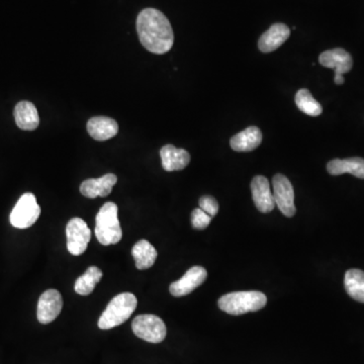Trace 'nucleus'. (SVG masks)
Segmentation results:
<instances>
[{
    "label": "nucleus",
    "mask_w": 364,
    "mask_h": 364,
    "mask_svg": "<svg viewBox=\"0 0 364 364\" xmlns=\"http://www.w3.org/2000/svg\"><path fill=\"white\" fill-rule=\"evenodd\" d=\"M137 32L143 47L162 55L171 50L174 34L166 15L156 8H145L137 17Z\"/></svg>",
    "instance_id": "nucleus-1"
},
{
    "label": "nucleus",
    "mask_w": 364,
    "mask_h": 364,
    "mask_svg": "<svg viewBox=\"0 0 364 364\" xmlns=\"http://www.w3.org/2000/svg\"><path fill=\"white\" fill-rule=\"evenodd\" d=\"M267 304V298L261 291H235L224 294L218 300L219 308L229 315L239 316L260 311Z\"/></svg>",
    "instance_id": "nucleus-2"
},
{
    "label": "nucleus",
    "mask_w": 364,
    "mask_h": 364,
    "mask_svg": "<svg viewBox=\"0 0 364 364\" xmlns=\"http://www.w3.org/2000/svg\"><path fill=\"white\" fill-rule=\"evenodd\" d=\"M117 213L119 208L112 202L104 204L98 211L95 218V236L102 245H115L123 238Z\"/></svg>",
    "instance_id": "nucleus-3"
},
{
    "label": "nucleus",
    "mask_w": 364,
    "mask_h": 364,
    "mask_svg": "<svg viewBox=\"0 0 364 364\" xmlns=\"http://www.w3.org/2000/svg\"><path fill=\"white\" fill-rule=\"evenodd\" d=\"M138 306V300L134 294H117L111 300L98 320V327L102 330H110L124 324L130 319Z\"/></svg>",
    "instance_id": "nucleus-4"
},
{
    "label": "nucleus",
    "mask_w": 364,
    "mask_h": 364,
    "mask_svg": "<svg viewBox=\"0 0 364 364\" xmlns=\"http://www.w3.org/2000/svg\"><path fill=\"white\" fill-rule=\"evenodd\" d=\"M134 334L150 343H160L167 334L166 325L156 315H139L132 323Z\"/></svg>",
    "instance_id": "nucleus-5"
},
{
    "label": "nucleus",
    "mask_w": 364,
    "mask_h": 364,
    "mask_svg": "<svg viewBox=\"0 0 364 364\" xmlns=\"http://www.w3.org/2000/svg\"><path fill=\"white\" fill-rule=\"evenodd\" d=\"M41 208L37 202L36 196L27 193L21 196L10 213V224L17 229H28L38 221Z\"/></svg>",
    "instance_id": "nucleus-6"
},
{
    "label": "nucleus",
    "mask_w": 364,
    "mask_h": 364,
    "mask_svg": "<svg viewBox=\"0 0 364 364\" xmlns=\"http://www.w3.org/2000/svg\"><path fill=\"white\" fill-rule=\"evenodd\" d=\"M67 249L74 256L86 251L91 239V231L80 218H73L66 226Z\"/></svg>",
    "instance_id": "nucleus-7"
},
{
    "label": "nucleus",
    "mask_w": 364,
    "mask_h": 364,
    "mask_svg": "<svg viewBox=\"0 0 364 364\" xmlns=\"http://www.w3.org/2000/svg\"><path fill=\"white\" fill-rule=\"evenodd\" d=\"M274 185V198L276 206L281 213L287 218L296 215V206H294V187L287 176L282 174H276L272 180Z\"/></svg>",
    "instance_id": "nucleus-8"
},
{
    "label": "nucleus",
    "mask_w": 364,
    "mask_h": 364,
    "mask_svg": "<svg viewBox=\"0 0 364 364\" xmlns=\"http://www.w3.org/2000/svg\"><path fill=\"white\" fill-rule=\"evenodd\" d=\"M63 308V298L57 289L44 291L39 298L37 318L41 324H49L60 315Z\"/></svg>",
    "instance_id": "nucleus-9"
},
{
    "label": "nucleus",
    "mask_w": 364,
    "mask_h": 364,
    "mask_svg": "<svg viewBox=\"0 0 364 364\" xmlns=\"http://www.w3.org/2000/svg\"><path fill=\"white\" fill-rule=\"evenodd\" d=\"M208 272L202 267L189 268L180 280L174 281L169 287L170 294L176 298L187 296L202 285L207 280Z\"/></svg>",
    "instance_id": "nucleus-10"
},
{
    "label": "nucleus",
    "mask_w": 364,
    "mask_h": 364,
    "mask_svg": "<svg viewBox=\"0 0 364 364\" xmlns=\"http://www.w3.org/2000/svg\"><path fill=\"white\" fill-rule=\"evenodd\" d=\"M251 191L257 210L263 213H270L274 210L276 202L267 178L262 175L255 176L251 182Z\"/></svg>",
    "instance_id": "nucleus-11"
},
{
    "label": "nucleus",
    "mask_w": 364,
    "mask_h": 364,
    "mask_svg": "<svg viewBox=\"0 0 364 364\" xmlns=\"http://www.w3.org/2000/svg\"><path fill=\"white\" fill-rule=\"evenodd\" d=\"M319 61L322 66L334 69L335 75H343L353 66L352 57L341 48L325 51L320 55Z\"/></svg>",
    "instance_id": "nucleus-12"
},
{
    "label": "nucleus",
    "mask_w": 364,
    "mask_h": 364,
    "mask_svg": "<svg viewBox=\"0 0 364 364\" xmlns=\"http://www.w3.org/2000/svg\"><path fill=\"white\" fill-rule=\"evenodd\" d=\"M117 182V175L113 173L106 174L99 178H90L82 183L80 193L88 198H95L97 196L106 198L112 193L113 187Z\"/></svg>",
    "instance_id": "nucleus-13"
},
{
    "label": "nucleus",
    "mask_w": 364,
    "mask_h": 364,
    "mask_svg": "<svg viewBox=\"0 0 364 364\" xmlns=\"http://www.w3.org/2000/svg\"><path fill=\"white\" fill-rule=\"evenodd\" d=\"M291 36V30L285 23H274L260 37L258 47L262 53L276 51Z\"/></svg>",
    "instance_id": "nucleus-14"
},
{
    "label": "nucleus",
    "mask_w": 364,
    "mask_h": 364,
    "mask_svg": "<svg viewBox=\"0 0 364 364\" xmlns=\"http://www.w3.org/2000/svg\"><path fill=\"white\" fill-rule=\"evenodd\" d=\"M161 161L165 171H180L191 162V155L184 149L174 147L171 144L160 150Z\"/></svg>",
    "instance_id": "nucleus-15"
},
{
    "label": "nucleus",
    "mask_w": 364,
    "mask_h": 364,
    "mask_svg": "<svg viewBox=\"0 0 364 364\" xmlns=\"http://www.w3.org/2000/svg\"><path fill=\"white\" fill-rule=\"evenodd\" d=\"M87 132L97 141H106L119 133V125L108 117H95L87 123Z\"/></svg>",
    "instance_id": "nucleus-16"
},
{
    "label": "nucleus",
    "mask_w": 364,
    "mask_h": 364,
    "mask_svg": "<svg viewBox=\"0 0 364 364\" xmlns=\"http://www.w3.org/2000/svg\"><path fill=\"white\" fill-rule=\"evenodd\" d=\"M262 142V133L257 126H249L232 137L231 147L236 152H250L259 147Z\"/></svg>",
    "instance_id": "nucleus-17"
},
{
    "label": "nucleus",
    "mask_w": 364,
    "mask_h": 364,
    "mask_svg": "<svg viewBox=\"0 0 364 364\" xmlns=\"http://www.w3.org/2000/svg\"><path fill=\"white\" fill-rule=\"evenodd\" d=\"M15 123L21 130L34 131L40 125V117L34 104L21 102L15 108Z\"/></svg>",
    "instance_id": "nucleus-18"
},
{
    "label": "nucleus",
    "mask_w": 364,
    "mask_h": 364,
    "mask_svg": "<svg viewBox=\"0 0 364 364\" xmlns=\"http://www.w3.org/2000/svg\"><path fill=\"white\" fill-rule=\"evenodd\" d=\"M327 170L331 175L350 173L355 178L364 180V159L354 157L348 159H334L327 164Z\"/></svg>",
    "instance_id": "nucleus-19"
},
{
    "label": "nucleus",
    "mask_w": 364,
    "mask_h": 364,
    "mask_svg": "<svg viewBox=\"0 0 364 364\" xmlns=\"http://www.w3.org/2000/svg\"><path fill=\"white\" fill-rule=\"evenodd\" d=\"M132 255L134 257L137 268L140 270H145L153 267L158 253H157L154 246L147 240H140L133 247Z\"/></svg>",
    "instance_id": "nucleus-20"
},
{
    "label": "nucleus",
    "mask_w": 364,
    "mask_h": 364,
    "mask_svg": "<svg viewBox=\"0 0 364 364\" xmlns=\"http://www.w3.org/2000/svg\"><path fill=\"white\" fill-rule=\"evenodd\" d=\"M344 285L346 291L353 300L364 304V271L361 269H349L345 274Z\"/></svg>",
    "instance_id": "nucleus-21"
},
{
    "label": "nucleus",
    "mask_w": 364,
    "mask_h": 364,
    "mask_svg": "<svg viewBox=\"0 0 364 364\" xmlns=\"http://www.w3.org/2000/svg\"><path fill=\"white\" fill-rule=\"evenodd\" d=\"M102 278V271L97 267L87 268L86 271L77 278L74 291L80 296H88L95 291V287Z\"/></svg>",
    "instance_id": "nucleus-22"
},
{
    "label": "nucleus",
    "mask_w": 364,
    "mask_h": 364,
    "mask_svg": "<svg viewBox=\"0 0 364 364\" xmlns=\"http://www.w3.org/2000/svg\"><path fill=\"white\" fill-rule=\"evenodd\" d=\"M296 104L298 110L311 117H318L323 112L321 104L313 97L308 89H300L298 91L296 95Z\"/></svg>",
    "instance_id": "nucleus-23"
},
{
    "label": "nucleus",
    "mask_w": 364,
    "mask_h": 364,
    "mask_svg": "<svg viewBox=\"0 0 364 364\" xmlns=\"http://www.w3.org/2000/svg\"><path fill=\"white\" fill-rule=\"evenodd\" d=\"M211 217L202 210L195 209L191 213V224L196 230H204L211 224Z\"/></svg>",
    "instance_id": "nucleus-24"
},
{
    "label": "nucleus",
    "mask_w": 364,
    "mask_h": 364,
    "mask_svg": "<svg viewBox=\"0 0 364 364\" xmlns=\"http://www.w3.org/2000/svg\"><path fill=\"white\" fill-rule=\"evenodd\" d=\"M219 208L217 200L213 196L204 195L200 198V209L206 211L211 218L217 215V213H219Z\"/></svg>",
    "instance_id": "nucleus-25"
},
{
    "label": "nucleus",
    "mask_w": 364,
    "mask_h": 364,
    "mask_svg": "<svg viewBox=\"0 0 364 364\" xmlns=\"http://www.w3.org/2000/svg\"><path fill=\"white\" fill-rule=\"evenodd\" d=\"M334 82H335V84L338 85L343 84H344L343 75H335Z\"/></svg>",
    "instance_id": "nucleus-26"
}]
</instances>
